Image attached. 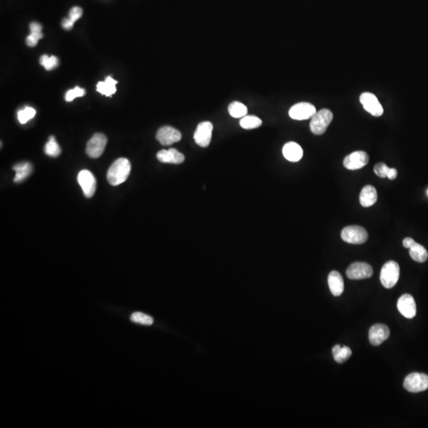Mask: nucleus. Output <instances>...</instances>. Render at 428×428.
I'll return each mask as SVG.
<instances>
[{
  "label": "nucleus",
  "mask_w": 428,
  "mask_h": 428,
  "mask_svg": "<svg viewBox=\"0 0 428 428\" xmlns=\"http://www.w3.org/2000/svg\"><path fill=\"white\" fill-rule=\"evenodd\" d=\"M130 172V162L126 158H120L109 167L107 180L112 186H118L126 182Z\"/></svg>",
  "instance_id": "obj_1"
},
{
  "label": "nucleus",
  "mask_w": 428,
  "mask_h": 428,
  "mask_svg": "<svg viewBox=\"0 0 428 428\" xmlns=\"http://www.w3.org/2000/svg\"><path fill=\"white\" fill-rule=\"evenodd\" d=\"M333 119V113L327 109H321L314 114L310 122V129L313 134L322 135Z\"/></svg>",
  "instance_id": "obj_2"
},
{
  "label": "nucleus",
  "mask_w": 428,
  "mask_h": 428,
  "mask_svg": "<svg viewBox=\"0 0 428 428\" xmlns=\"http://www.w3.org/2000/svg\"><path fill=\"white\" fill-rule=\"evenodd\" d=\"M400 278V266L395 261L385 263L381 271L380 280L382 285L386 289L394 287Z\"/></svg>",
  "instance_id": "obj_3"
},
{
  "label": "nucleus",
  "mask_w": 428,
  "mask_h": 428,
  "mask_svg": "<svg viewBox=\"0 0 428 428\" xmlns=\"http://www.w3.org/2000/svg\"><path fill=\"white\" fill-rule=\"evenodd\" d=\"M341 238L348 244H363L367 240L368 233L363 227L352 225L342 229Z\"/></svg>",
  "instance_id": "obj_4"
},
{
  "label": "nucleus",
  "mask_w": 428,
  "mask_h": 428,
  "mask_svg": "<svg viewBox=\"0 0 428 428\" xmlns=\"http://www.w3.org/2000/svg\"><path fill=\"white\" fill-rule=\"evenodd\" d=\"M404 387L410 392H424L428 388V375L421 373H411L405 378Z\"/></svg>",
  "instance_id": "obj_5"
},
{
  "label": "nucleus",
  "mask_w": 428,
  "mask_h": 428,
  "mask_svg": "<svg viewBox=\"0 0 428 428\" xmlns=\"http://www.w3.org/2000/svg\"><path fill=\"white\" fill-rule=\"evenodd\" d=\"M213 129L214 126L210 122H201L198 124L193 134L196 144L200 147H208L212 139Z\"/></svg>",
  "instance_id": "obj_6"
},
{
  "label": "nucleus",
  "mask_w": 428,
  "mask_h": 428,
  "mask_svg": "<svg viewBox=\"0 0 428 428\" xmlns=\"http://www.w3.org/2000/svg\"><path fill=\"white\" fill-rule=\"evenodd\" d=\"M107 144V138L103 133L94 135L86 145V151L90 158H99L103 155Z\"/></svg>",
  "instance_id": "obj_7"
},
{
  "label": "nucleus",
  "mask_w": 428,
  "mask_h": 428,
  "mask_svg": "<svg viewBox=\"0 0 428 428\" xmlns=\"http://www.w3.org/2000/svg\"><path fill=\"white\" fill-rule=\"evenodd\" d=\"M373 268L365 262H354L346 270V276L350 279L360 280L369 278L373 275Z\"/></svg>",
  "instance_id": "obj_8"
},
{
  "label": "nucleus",
  "mask_w": 428,
  "mask_h": 428,
  "mask_svg": "<svg viewBox=\"0 0 428 428\" xmlns=\"http://www.w3.org/2000/svg\"><path fill=\"white\" fill-rule=\"evenodd\" d=\"M317 113L315 107L309 103H299L290 108L289 115L294 120H307L313 118Z\"/></svg>",
  "instance_id": "obj_9"
},
{
  "label": "nucleus",
  "mask_w": 428,
  "mask_h": 428,
  "mask_svg": "<svg viewBox=\"0 0 428 428\" xmlns=\"http://www.w3.org/2000/svg\"><path fill=\"white\" fill-rule=\"evenodd\" d=\"M78 182L85 197L90 198L94 196L96 191V179L90 171H81L78 174Z\"/></svg>",
  "instance_id": "obj_10"
},
{
  "label": "nucleus",
  "mask_w": 428,
  "mask_h": 428,
  "mask_svg": "<svg viewBox=\"0 0 428 428\" xmlns=\"http://www.w3.org/2000/svg\"><path fill=\"white\" fill-rule=\"evenodd\" d=\"M360 103L363 104V108L371 115L380 117L383 114V107L374 94L369 92L363 93L360 96Z\"/></svg>",
  "instance_id": "obj_11"
},
{
  "label": "nucleus",
  "mask_w": 428,
  "mask_h": 428,
  "mask_svg": "<svg viewBox=\"0 0 428 428\" xmlns=\"http://www.w3.org/2000/svg\"><path fill=\"white\" fill-rule=\"evenodd\" d=\"M369 155L363 151H357L346 155L343 160V166L348 170H359L367 165Z\"/></svg>",
  "instance_id": "obj_12"
},
{
  "label": "nucleus",
  "mask_w": 428,
  "mask_h": 428,
  "mask_svg": "<svg viewBox=\"0 0 428 428\" xmlns=\"http://www.w3.org/2000/svg\"><path fill=\"white\" fill-rule=\"evenodd\" d=\"M156 139L162 145H171L178 142L182 139L181 132L171 126H164L158 130Z\"/></svg>",
  "instance_id": "obj_13"
},
{
  "label": "nucleus",
  "mask_w": 428,
  "mask_h": 428,
  "mask_svg": "<svg viewBox=\"0 0 428 428\" xmlns=\"http://www.w3.org/2000/svg\"><path fill=\"white\" fill-rule=\"evenodd\" d=\"M399 312L407 319H412L416 315V304L413 297L410 294H404L397 301Z\"/></svg>",
  "instance_id": "obj_14"
},
{
  "label": "nucleus",
  "mask_w": 428,
  "mask_h": 428,
  "mask_svg": "<svg viewBox=\"0 0 428 428\" xmlns=\"http://www.w3.org/2000/svg\"><path fill=\"white\" fill-rule=\"evenodd\" d=\"M390 335L389 328L385 324L377 323L370 327L369 331V340L374 346H378L388 340Z\"/></svg>",
  "instance_id": "obj_15"
},
{
  "label": "nucleus",
  "mask_w": 428,
  "mask_h": 428,
  "mask_svg": "<svg viewBox=\"0 0 428 428\" xmlns=\"http://www.w3.org/2000/svg\"><path fill=\"white\" fill-rule=\"evenodd\" d=\"M156 156L159 161L164 164H180L185 160L184 155L174 149L160 150Z\"/></svg>",
  "instance_id": "obj_16"
},
{
  "label": "nucleus",
  "mask_w": 428,
  "mask_h": 428,
  "mask_svg": "<svg viewBox=\"0 0 428 428\" xmlns=\"http://www.w3.org/2000/svg\"><path fill=\"white\" fill-rule=\"evenodd\" d=\"M328 285L329 289L332 292V295L335 297H339L343 293L344 290V281L342 275L339 273L338 271H333L328 275Z\"/></svg>",
  "instance_id": "obj_17"
},
{
  "label": "nucleus",
  "mask_w": 428,
  "mask_h": 428,
  "mask_svg": "<svg viewBox=\"0 0 428 428\" xmlns=\"http://www.w3.org/2000/svg\"><path fill=\"white\" fill-rule=\"evenodd\" d=\"M284 157L290 162H298L302 158L303 150L300 145L295 142H288L282 149Z\"/></svg>",
  "instance_id": "obj_18"
},
{
  "label": "nucleus",
  "mask_w": 428,
  "mask_h": 428,
  "mask_svg": "<svg viewBox=\"0 0 428 428\" xmlns=\"http://www.w3.org/2000/svg\"><path fill=\"white\" fill-rule=\"evenodd\" d=\"M377 200H378V192L373 186L368 185L363 187L359 196L360 204L363 207L365 208L370 207L376 203Z\"/></svg>",
  "instance_id": "obj_19"
},
{
  "label": "nucleus",
  "mask_w": 428,
  "mask_h": 428,
  "mask_svg": "<svg viewBox=\"0 0 428 428\" xmlns=\"http://www.w3.org/2000/svg\"><path fill=\"white\" fill-rule=\"evenodd\" d=\"M13 170L15 171V176L14 178L15 183H20L25 180L32 172V165L30 163L24 162L20 164H15L13 167Z\"/></svg>",
  "instance_id": "obj_20"
},
{
  "label": "nucleus",
  "mask_w": 428,
  "mask_h": 428,
  "mask_svg": "<svg viewBox=\"0 0 428 428\" xmlns=\"http://www.w3.org/2000/svg\"><path fill=\"white\" fill-rule=\"evenodd\" d=\"M117 84L118 82L115 80H113V78L110 77V76H108L106 79L105 81L98 83L97 90L102 95H106V96H111L117 90V88H116Z\"/></svg>",
  "instance_id": "obj_21"
},
{
  "label": "nucleus",
  "mask_w": 428,
  "mask_h": 428,
  "mask_svg": "<svg viewBox=\"0 0 428 428\" xmlns=\"http://www.w3.org/2000/svg\"><path fill=\"white\" fill-rule=\"evenodd\" d=\"M409 255L414 261L418 262H426L428 258V252L426 248L416 242L409 248Z\"/></svg>",
  "instance_id": "obj_22"
},
{
  "label": "nucleus",
  "mask_w": 428,
  "mask_h": 428,
  "mask_svg": "<svg viewBox=\"0 0 428 428\" xmlns=\"http://www.w3.org/2000/svg\"><path fill=\"white\" fill-rule=\"evenodd\" d=\"M332 355L335 361L338 363H343L351 358L352 352L348 346L336 345L332 349Z\"/></svg>",
  "instance_id": "obj_23"
},
{
  "label": "nucleus",
  "mask_w": 428,
  "mask_h": 428,
  "mask_svg": "<svg viewBox=\"0 0 428 428\" xmlns=\"http://www.w3.org/2000/svg\"><path fill=\"white\" fill-rule=\"evenodd\" d=\"M229 114L235 118H244L248 113V108L243 103L233 102L229 107Z\"/></svg>",
  "instance_id": "obj_24"
},
{
  "label": "nucleus",
  "mask_w": 428,
  "mask_h": 428,
  "mask_svg": "<svg viewBox=\"0 0 428 428\" xmlns=\"http://www.w3.org/2000/svg\"><path fill=\"white\" fill-rule=\"evenodd\" d=\"M262 120L256 116H244L239 122V125L244 129H253L258 128L262 125Z\"/></svg>",
  "instance_id": "obj_25"
},
{
  "label": "nucleus",
  "mask_w": 428,
  "mask_h": 428,
  "mask_svg": "<svg viewBox=\"0 0 428 428\" xmlns=\"http://www.w3.org/2000/svg\"><path fill=\"white\" fill-rule=\"evenodd\" d=\"M44 152L51 157H57L61 153V149L53 136H51L44 146Z\"/></svg>",
  "instance_id": "obj_26"
},
{
  "label": "nucleus",
  "mask_w": 428,
  "mask_h": 428,
  "mask_svg": "<svg viewBox=\"0 0 428 428\" xmlns=\"http://www.w3.org/2000/svg\"><path fill=\"white\" fill-rule=\"evenodd\" d=\"M130 320L134 323L148 326L151 325L154 321L152 317L146 315L145 313H139V312L132 313L130 317Z\"/></svg>",
  "instance_id": "obj_27"
},
{
  "label": "nucleus",
  "mask_w": 428,
  "mask_h": 428,
  "mask_svg": "<svg viewBox=\"0 0 428 428\" xmlns=\"http://www.w3.org/2000/svg\"><path fill=\"white\" fill-rule=\"evenodd\" d=\"M40 64L42 66H44L45 69L48 71L54 69L59 64V61L57 59V57L55 56H51L48 57V55H43L40 58Z\"/></svg>",
  "instance_id": "obj_28"
},
{
  "label": "nucleus",
  "mask_w": 428,
  "mask_h": 428,
  "mask_svg": "<svg viewBox=\"0 0 428 428\" xmlns=\"http://www.w3.org/2000/svg\"><path fill=\"white\" fill-rule=\"evenodd\" d=\"M36 115V110L32 107H25V109L19 110L18 113V119L21 124H25Z\"/></svg>",
  "instance_id": "obj_29"
},
{
  "label": "nucleus",
  "mask_w": 428,
  "mask_h": 428,
  "mask_svg": "<svg viewBox=\"0 0 428 428\" xmlns=\"http://www.w3.org/2000/svg\"><path fill=\"white\" fill-rule=\"evenodd\" d=\"M85 94H86V91H85L84 89L79 87V86H76L75 88L71 89V90H68L66 93V102L73 101L74 99L77 98V97H83Z\"/></svg>",
  "instance_id": "obj_30"
},
{
  "label": "nucleus",
  "mask_w": 428,
  "mask_h": 428,
  "mask_svg": "<svg viewBox=\"0 0 428 428\" xmlns=\"http://www.w3.org/2000/svg\"><path fill=\"white\" fill-rule=\"evenodd\" d=\"M30 35L31 36V37L36 38V39L38 41L43 38V34H42V26L41 24L34 21V22L30 23Z\"/></svg>",
  "instance_id": "obj_31"
},
{
  "label": "nucleus",
  "mask_w": 428,
  "mask_h": 428,
  "mask_svg": "<svg viewBox=\"0 0 428 428\" xmlns=\"http://www.w3.org/2000/svg\"><path fill=\"white\" fill-rule=\"evenodd\" d=\"M374 172L380 178H386L389 168L384 163H378L374 168Z\"/></svg>",
  "instance_id": "obj_32"
},
{
  "label": "nucleus",
  "mask_w": 428,
  "mask_h": 428,
  "mask_svg": "<svg viewBox=\"0 0 428 428\" xmlns=\"http://www.w3.org/2000/svg\"><path fill=\"white\" fill-rule=\"evenodd\" d=\"M83 15V10L82 8H80L79 6H74L69 11V19L74 22H76L77 20L80 19V18L82 17Z\"/></svg>",
  "instance_id": "obj_33"
},
{
  "label": "nucleus",
  "mask_w": 428,
  "mask_h": 428,
  "mask_svg": "<svg viewBox=\"0 0 428 428\" xmlns=\"http://www.w3.org/2000/svg\"><path fill=\"white\" fill-rule=\"evenodd\" d=\"M74 22L72 20L69 19V18H66V19H64L62 20V22H61V25L63 26L64 29H65V30H70L71 28L73 27Z\"/></svg>",
  "instance_id": "obj_34"
},
{
  "label": "nucleus",
  "mask_w": 428,
  "mask_h": 428,
  "mask_svg": "<svg viewBox=\"0 0 428 428\" xmlns=\"http://www.w3.org/2000/svg\"><path fill=\"white\" fill-rule=\"evenodd\" d=\"M415 243H416V241L411 237L405 238L403 240L404 247H405V248H408V249H409L411 246L413 245Z\"/></svg>",
  "instance_id": "obj_35"
},
{
  "label": "nucleus",
  "mask_w": 428,
  "mask_h": 428,
  "mask_svg": "<svg viewBox=\"0 0 428 428\" xmlns=\"http://www.w3.org/2000/svg\"><path fill=\"white\" fill-rule=\"evenodd\" d=\"M397 171L395 169V168H389V171H388V174H387V177H388L390 180H393L395 178H397Z\"/></svg>",
  "instance_id": "obj_36"
},
{
  "label": "nucleus",
  "mask_w": 428,
  "mask_h": 428,
  "mask_svg": "<svg viewBox=\"0 0 428 428\" xmlns=\"http://www.w3.org/2000/svg\"><path fill=\"white\" fill-rule=\"evenodd\" d=\"M427 194H428V191H427Z\"/></svg>",
  "instance_id": "obj_37"
}]
</instances>
